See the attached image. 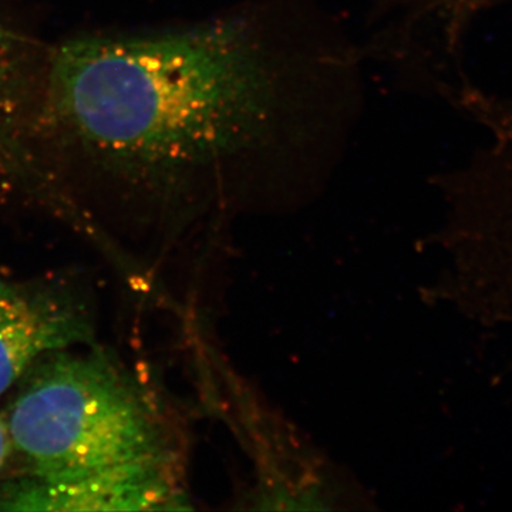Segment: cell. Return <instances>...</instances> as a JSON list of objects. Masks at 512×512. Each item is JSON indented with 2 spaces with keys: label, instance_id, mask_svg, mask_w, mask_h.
<instances>
[{
  "label": "cell",
  "instance_id": "cell-1",
  "mask_svg": "<svg viewBox=\"0 0 512 512\" xmlns=\"http://www.w3.org/2000/svg\"><path fill=\"white\" fill-rule=\"evenodd\" d=\"M271 100L264 59L238 26L80 36L46 56L42 120L50 146L148 187L248 143Z\"/></svg>",
  "mask_w": 512,
  "mask_h": 512
},
{
  "label": "cell",
  "instance_id": "cell-2",
  "mask_svg": "<svg viewBox=\"0 0 512 512\" xmlns=\"http://www.w3.org/2000/svg\"><path fill=\"white\" fill-rule=\"evenodd\" d=\"M15 387L3 419L18 473L175 468L171 437L153 397L97 343L46 353Z\"/></svg>",
  "mask_w": 512,
  "mask_h": 512
},
{
  "label": "cell",
  "instance_id": "cell-3",
  "mask_svg": "<svg viewBox=\"0 0 512 512\" xmlns=\"http://www.w3.org/2000/svg\"><path fill=\"white\" fill-rule=\"evenodd\" d=\"M45 60L0 18V197L66 211L73 201L42 120Z\"/></svg>",
  "mask_w": 512,
  "mask_h": 512
},
{
  "label": "cell",
  "instance_id": "cell-4",
  "mask_svg": "<svg viewBox=\"0 0 512 512\" xmlns=\"http://www.w3.org/2000/svg\"><path fill=\"white\" fill-rule=\"evenodd\" d=\"M89 302L72 286L0 275V397L39 357L97 343Z\"/></svg>",
  "mask_w": 512,
  "mask_h": 512
},
{
  "label": "cell",
  "instance_id": "cell-5",
  "mask_svg": "<svg viewBox=\"0 0 512 512\" xmlns=\"http://www.w3.org/2000/svg\"><path fill=\"white\" fill-rule=\"evenodd\" d=\"M175 468L121 466L70 474L16 473L0 511H153L183 508Z\"/></svg>",
  "mask_w": 512,
  "mask_h": 512
},
{
  "label": "cell",
  "instance_id": "cell-6",
  "mask_svg": "<svg viewBox=\"0 0 512 512\" xmlns=\"http://www.w3.org/2000/svg\"><path fill=\"white\" fill-rule=\"evenodd\" d=\"M10 457V441L3 414H0V471L6 466Z\"/></svg>",
  "mask_w": 512,
  "mask_h": 512
}]
</instances>
